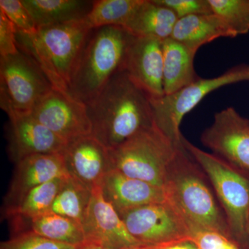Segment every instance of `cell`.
Wrapping results in <instances>:
<instances>
[{
    "mask_svg": "<svg viewBox=\"0 0 249 249\" xmlns=\"http://www.w3.org/2000/svg\"><path fill=\"white\" fill-rule=\"evenodd\" d=\"M204 175L183 142L167 173L163 185L165 199L183 218L190 233L196 230H212L230 237L227 219Z\"/></svg>",
    "mask_w": 249,
    "mask_h": 249,
    "instance_id": "7a4b0ae2",
    "label": "cell"
},
{
    "mask_svg": "<svg viewBox=\"0 0 249 249\" xmlns=\"http://www.w3.org/2000/svg\"><path fill=\"white\" fill-rule=\"evenodd\" d=\"M67 143L31 114L9 117L8 152L15 163L29 156L63 154Z\"/></svg>",
    "mask_w": 249,
    "mask_h": 249,
    "instance_id": "5bb4252c",
    "label": "cell"
},
{
    "mask_svg": "<svg viewBox=\"0 0 249 249\" xmlns=\"http://www.w3.org/2000/svg\"><path fill=\"white\" fill-rule=\"evenodd\" d=\"M189 238L198 249H240L230 237L214 231H195L190 233Z\"/></svg>",
    "mask_w": 249,
    "mask_h": 249,
    "instance_id": "f1b7e54d",
    "label": "cell"
},
{
    "mask_svg": "<svg viewBox=\"0 0 249 249\" xmlns=\"http://www.w3.org/2000/svg\"><path fill=\"white\" fill-rule=\"evenodd\" d=\"M63 154L29 156L16 163L6 195V211L14 209L33 188L56 178H70Z\"/></svg>",
    "mask_w": 249,
    "mask_h": 249,
    "instance_id": "2e32d148",
    "label": "cell"
},
{
    "mask_svg": "<svg viewBox=\"0 0 249 249\" xmlns=\"http://www.w3.org/2000/svg\"><path fill=\"white\" fill-rule=\"evenodd\" d=\"M201 142L213 154L242 171L249 173V120L235 108L216 113Z\"/></svg>",
    "mask_w": 249,
    "mask_h": 249,
    "instance_id": "30bf717a",
    "label": "cell"
},
{
    "mask_svg": "<svg viewBox=\"0 0 249 249\" xmlns=\"http://www.w3.org/2000/svg\"><path fill=\"white\" fill-rule=\"evenodd\" d=\"M31 115L68 142L92 133L86 105L54 88L37 103Z\"/></svg>",
    "mask_w": 249,
    "mask_h": 249,
    "instance_id": "8fae6325",
    "label": "cell"
},
{
    "mask_svg": "<svg viewBox=\"0 0 249 249\" xmlns=\"http://www.w3.org/2000/svg\"><path fill=\"white\" fill-rule=\"evenodd\" d=\"M0 249H80V247L60 243L33 232L24 231L1 242Z\"/></svg>",
    "mask_w": 249,
    "mask_h": 249,
    "instance_id": "4316f807",
    "label": "cell"
},
{
    "mask_svg": "<svg viewBox=\"0 0 249 249\" xmlns=\"http://www.w3.org/2000/svg\"><path fill=\"white\" fill-rule=\"evenodd\" d=\"M169 8L178 19L194 15L213 14L209 0H157Z\"/></svg>",
    "mask_w": 249,
    "mask_h": 249,
    "instance_id": "f546056e",
    "label": "cell"
},
{
    "mask_svg": "<svg viewBox=\"0 0 249 249\" xmlns=\"http://www.w3.org/2000/svg\"><path fill=\"white\" fill-rule=\"evenodd\" d=\"M56 178L36 187L14 209L6 211L14 219H30L51 212L55 198L69 178Z\"/></svg>",
    "mask_w": 249,
    "mask_h": 249,
    "instance_id": "cb8c5ba5",
    "label": "cell"
},
{
    "mask_svg": "<svg viewBox=\"0 0 249 249\" xmlns=\"http://www.w3.org/2000/svg\"><path fill=\"white\" fill-rule=\"evenodd\" d=\"M196 52L169 38L163 42V85L164 95L184 89L200 77L195 70Z\"/></svg>",
    "mask_w": 249,
    "mask_h": 249,
    "instance_id": "d6986e66",
    "label": "cell"
},
{
    "mask_svg": "<svg viewBox=\"0 0 249 249\" xmlns=\"http://www.w3.org/2000/svg\"><path fill=\"white\" fill-rule=\"evenodd\" d=\"M86 106L91 134L108 149L154 125L150 96L124 70L116 73Z\"/></svg>",
    "mask_w": 249,
    "mask_h": 249,
    "instance_id": "6da1fadb",
    "label": "cell"
},
{
    "mask_svg": "<svg viewBox=\"0 0 249 249\" xmlns=\"http://www.w3.org/2000/svg\"><path fill=\"white\" fill-rule=\"evenodd\" d=\"M0 106L8 116L31 114L37 103L53 89L37 62L19 52L0 57Z\"/></svg>",
    "mask_w": 249,
    "mask_h": 249,
    "instance_id": "ba28073f",
    "label": "cell"
},
{
    "mask_svg": "<svg viewBox=\"0 0 249 249\" xmlns=\"http://www.w3.org/2000/svg\"><path fill=\"white\" fill-rule=\"evenodd\" d=\"M37 29L79 22L92 7L93 1L85 0H22Z\"/></svg>",
    "mask_w": 249,
    "mask_h": 249,
    "instance_id": "44dd1931",
    "label": "cell"
},
{
    "mask_svg": "<svg viewBox=\"0 0 249 249\" xmlns=\"http://www.w3.org/2000/svg\"><path fill=\"white\" fill-rule=\"evenodd\" d=\"M221 37H235L217 15H194L178 19L170 38L197 53L202 46Z\"/></svg>",
    "mask_w": 249,
    "mask_h": 249,
    "instance_id": "ac0fdd59",
    "label": "cell"
},
{
    "mask_svg": "<svg viewBox=\"0 0 249 249\" xmlns=\"http://www.w3.org/2000/svg\"><path fill=\"white\" fill-rule=\"evenodd\" d=\"M63 156L70 176L90 191L111 169L109 149L92 134L69 142Z\"/></svg>",
    "mask_w": 249,
    "mask_h": 249,
    "instance_id": "9a60e30c",
    "label": "cell"
},
{
    "mask_svg": "<svg viewBox=\"0 0 249 249\" xmlns=\"http://www.w3.org/2000/svg\"><path fill=\"white\" fill-rule=\"evenodd\" d=\"M143 0H97L82 19L89 30L108 26L125 27Z\"/></svg>",
    "mask_w": 249,
    "mask_h": 249,
    "instance_id": "603a6c76",
    "label": "cell"
},
{
    "mask_svg": "<svg viewBox=\"0 0 249 249\" xmlns=\"http://www.w3.org/2000/svg\"><path fill=\"white\" fill-rule=\"evenodd\" d=\"M18 52L17 29L4 13L0 11V55L7 56Z\"/></svg>",
    "mask_w": 249,
    "mask_h": 249,
    "instance_id": "4dcf8cb0",
    "label": "cell"
},
{
    "mask_svg": "<svg viewBox=\"0 0 249 249\" xmlns=\"http://www.w3.org/2000/svg\"><path fill=\"white\" fill-rule=\"evenodd\" d=\"M182 145L174 143L154 124L109 149L111 168L163 188L170 163Z\"/></svg>",
    "mask_w": 249,
    "mask_h": 249,
    "instance_id": "5b68a950",
    "label": "cell"
},
{
    "mask_svg": "<svg viewBox=\"0 0 249 249\" xmlns=\"http://www.w3.org/2000/svg\"><path fill=\"white\" fill-rule=\"evenodd\" d=\"M142 249H198L190 238L153 246H143Z\"/></svg>",
    "mask_w": 249,
    "mask_h": 249,
    "instance_id": "1f68e13d",
    "label": "cell"
},
{
    "mask_svg": "<svg viewBox=\"0 0 249 249\" xmlns=\"http://www.w3.org/2000/svg\"><path fill=\"white\" fill-rule=\"evenodd\" d=\"M163 42L134 36L124 58L123 70L150 98L164 96Z\"/></svg>",
    "mask_w": 249,
    "mask_h": 249,
    "instance_id": "4fadbf2b",
    "label": "cell"
},
{
    "mask_svg": "<svg viewBox=\"0 0 249 249\" xmlns=\"http://www.w3.org/2000/svg\"><path fill=\"white\" fill-rule=\"evenodd\" d=\"M133 37L124 27L116 26L90 30L70 77V96L85 105L94 99L111 78L123 71Z\"/></svg>",
    "mask_w": 249,
    "mask_h": 249,
    "instance_id": "3957f363",
    "label": "cell"
},
{
    "mask_svg": "<svg viewBox=\"0 0 249 249\" xmlns=\"http://www.w3.org/2000/svg\"><path fill=\"white\" fill-rule=\"evenodd\" d=\"M178 18L157 0H143L124 29L134 37L170 38Z\"/></svg>",
    "mask_w": 249,
    "mask_h": 249,
    "instance_id": "ffe728a7",
    "label": "cell"
},
{
    "mask_svg": "<svg viewBox=\"0 0 249 249\" xmlns=\"http://www.w3.org/2000/svg\"><path fill=\"white\" fill-rule=\"evenodd\" d=\"M89 31L82 21L40 28L33 34L17 31L18 47L37 62L54 89L68 93L72 71Z\"/></svg>",
    "mask_w": 249,
    "mask_h": 249,
    "instance_id": "277c9868",
    "label": "cell"
},
{
    "mask_svg": "<svg viewBox=\"0 0 249 249\" xmlns=\"http://www.w3.org/2000/svg\"><path fill=\"white\" fill-rule=\"evenodd\" d=\"M183 142L213 186L225 212L231 236L244 240L249 236V178L242 170L201 150L184 137Z\"/></svg>",
    "mask_w": 249,
    "mask_h": 249,
    "instance_id": "8992f818",
    "label": "cell"
},
{
    "mask_svg": "<svg viewBox=\"0 0 249 249\" xmlns=\"http://www.w3.org/2000/svg\"><path fill=\"white\" fill-rule=\"evenodd\" d=\"M101 188L105 199L120 215L141 206L166 201L162 187L130 178L114 169L106 174Z\"/></svg>",
    "mask_w": 249,
    "mask_h": 249,
    "instance_id": "e0dca14e",
    "label": "cell"
},
{
    "mask_svg": "<svg viewBox=\"0 0 249 249\" xmlns=\"http://www.w3.org/2000/svg\"></svg>",
    "mask_w": 249,
    "mask_h": 249,
    "instance_id": "836d02e7",
    "label": "cell"
},
{
    "mask_svg": "<svg viewBox=\"0 0 249 249\" xmlns=\"http://www.w3.org/2000/svg\"><path fill=\"white\" fill-rule=\"evenodd\" d=\"M20 219L16 225H27L24 231H30L49 240L73 246L85 245L83 226L69 218L49 212L30 219Z\"/></svg>",
    "mask_w": 249,
    "mask_h": 249,
    "instance_id": "7402d4cb",
    "label": "cell"
},
{
    "mask_svg": "<svg viewBox=\"0 0 249 249\" xmlns=\"http://www.w3.org/2000/svg\"><path fill=\"white\" fill-rule=\"evenodd\" d=\"M243 82L249 83V64L236 65L214 78H199L173 94L150 97L154 124L174 143L181 145L183 136L180 127L184 116L213 91Z\"/></svg>",
    "mask_w": 249,
    "mask_h": 249,
    "instance_id": "52a82bcc",
    "label": "cell"
},
{
    "mask_svg": "<svg viewBox=\"0 0 249 249\" xmlns=\"http://www.w3.org/2000/svg\"><path fill=\"white\" fill-rule=\"evenodd\" d=\"M213 13L235 37L249 32V0H209Z\"/></svg>",
    "mask_w": 249,
    "mask_h": 249,
    "instance_id": "484cf974",
    "label": "cell"
},
{
    "mask_svg": "<svg viewBox=\"0 0 249 249\" xmlns=\"http://www.w3.org/2000/svg\"><path fill=\"white\" fill-rule=\"evenodd\" d=\"M91 196V191L74 178H69L55 198L51 212L82 225Z\"/></svg>",
    "mask_w": 249,
    "mask_h": 249,
    "instance_id": "d4e9b609",
    "label": "cell"
},
{
    "mask_svg": "<svg viewBox=\"0 0 249 249\" xmlns=\"http://www.w3.org/2000/svg\"><path fill=\"white\" fill-rule=\"evenodd\" d=\"M82 226L85 245L111 249L143 247L131 235L120 214L105 199L101 186L91 191Z\"/></svg>",
    "mask_w": 249,
    "mask_h": 249,
    "instance_id": "7c38bea8",
    "label": "cell"
},
{
    "mask_svg": "<svg viewBox=\"0 0 249 249\" xmlns=\"http://www.w3.org/2000/svg\"><path fill=\"white\" fill-rule=\"evenodd\" d=\"M80 249H105L101 248V247H95V246L89 245H83L80 246ZM119 249H142V247H132V248H124Z\"/></svg>",
    "mask_w": 249,
    "mask_h": 249,
    "instance_id": "d6a6232c",
    "label": "cell"
},
{
    "mask_svg": "<svg viewBox=\"0 0 249 249\" xmlns=\"http://www.w3.org/2000/svg\"><path fill=\"white\" fill-rule=\"evenodd\" d=\"M120 216L131 235L142 246L189 238L186 223L167 201L141 206Z\"/></svg>",
    "mask_w": 249,
    "mask_h": 249,
    "instance_id": "9c48e42d",
    "label": "cell"
},
{
    "mask_svg": "<svg viewBox=\"0 0 249 249\" xmlns=\"http://www.w3.org/2000/svg\"><path fill=\"white\" fill-rule=\"evenodd\" d=\"M0 11L14 24L18 32L35 34L37 29L22 0H0Z\"/></svg>",
    "mask_w": 249,
    "mask_h": 249,
    "instance_id": "83f0119b",
    "label": "cell"
}]
</instances>
